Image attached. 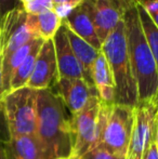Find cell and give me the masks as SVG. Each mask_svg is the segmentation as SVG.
<instances>
[{
  "instance_id": "obj_1",
  "label": "cell",
  "mask_w": 158,
  "mask_h": 159,
  "mask_svg": "<svg viewBox=\"0 0 158 159\" xmlns=\"http://www.w3.org/2000/svg\"><path fill=\"white\" fill-rule=\"evenodd\" d=\"M36 136L46 159L70 157L72 114L51 89L37 91Z\"/></svg>"
},
{
  "instance_id": "obj_2",
  "label": "cell",
  "mask_w": 158,
  "mask_h": 159,
  "mask_svg": "<svg viewBox=\"0 0 158 159\" xmlns=\"http://www.w3.org/2000/svg\"><path fill=\"white\" fill-rule=\"evenodd\" d=\"M124 23L129 57L137 81L139 103L153 102L158 90V68L142 30L137 2L126 12Z\"/></svg>"
},
{
  "instance_id": "obj_3",
  "label": "cell",
  "mask_w": 158,
  "mask_h": 159,
  "mask_svg": "<svg viewBox=\"0 0 158 159\" xmlns=\"http://www.w3.org/2000/svg\"><path fill=\"white\" fill-rule=\"evenodd\" d=\"M101 51L107 60L113 74L116 104L135 107L139 104V95L128 53L124 19L103 41Z\"/></svg>"
},
{
  "instance_id": "obj_4",
  "label": "cell",
  "mask_w": 158,
  "mask_h": 159,
  "mask_svg": "<svg viewBox=\"0 0 158 159\" xmlns=\"http://www.w3.org/2000/svg\"><path fill=\"white\" fill-rule=\"evenodd\" d=\"M134 124V107L101 103L99 145L126 159ZM97 145V146H99Z\"/></svg>"
},
{
  "instance_id": "obj_5",
  "label": "cell",
  "mask_w": 158,
  "mask_h": 159,
  "mask_svg": "<svg viewBox=\"0 0 158 159\" xmlns=\"http://www.w3.org/2000/svg\"><path fill=\"white\" fill-rule=\"evenodd\" d=\"M9 136L36 134L37 90L28 87L10 91L1 101Z\"/></svg>"
},
{
  "instance_id": "obj_6",
  "label": "cell",
  "mask_w": 158,
  "mask_h": 159,
  "mask_svg": "<svg viewBox=\"0 0 158 159\" xmlns=\"http://www.w3.org/2000/svg\"><path fill=\"white\" fill-rule=\"evenodd\" d=\"M101 101L94 96L77 114L72 115L73 148L70 159H80L90 149L99 145V116Z\"/></svg>"
},
{
  "instance_id": "obj_7",
  "label": "cell",
  "mask_w": 158,
  "mask_h": 159,
  "mask_svg": "<svg viewBox=\"0 0 158 159\" xmlns=\"http://www.w3.org/2000/svg\"><path fill=\"white\" fill-rule=\"evenodd\" d=\"M35 39L27 26V13L17 6L0 17V44L2 60Z\"/></svg>"
},
{
  "instance_id": "obj_8",
  "label": "cell",
  "mask_w": 158,
  "mask_h": 159,
  "mask_svg": "<svg viewBox=\"0 0 158 159\" xmlns=\"http://www.w3.org/2000/svg\"><path fill=\"white\" fill-rule=\"evenodd\" d=\"M158 108L154 102L139 103L134 107V124L126 159H143L155 131Z\"/></svg>"
},
{
  "instance_id": "obj_9",
  "label": "cell",
  "mask_w": 158,
  "mask_h": 159,
  "mask_svg": "<svg viewBox=\"0 0 158 159\" xmlns=\"http://www.w3.org/2000/svg\"><path fill=\"white\" fill-rule=\"evenodd\" d=\"M84 2L92 16L97 37L103 43L137 0H84Z\"/></svg>"
},
{
  "instance_id": "obj_10",
  "label": "cell",
  "mask_w": 158,
  "mask_h": 159,
  "mask_svg": "<svg viewBox=\"0 0 158 159\" xmlns=\"http://www.w3.org/2000/svg\"><path fill=\"white\" fill-rule=\"evenodd\" d=\"M59 79L53 39L46 40L39 50L34 70L26 87L37 91L52 89Z\"/></svg>"
},
{
  "instance_id": "obj_11",
  "label": "cell",
  "mask_w": 158,
  "mask_h": 159,
  "mask_svg": "<svg viewBox=\"0 0 158 159\" xmlns=\"http://www.w3.org/2000/svg\"><path fill=\"white\" fill-rule=\"evenodd\" d=\"M51 90L61 98L72 115L84 109L91 98L97 95V89L84 79L60 78Z\"/></svg>"
},
{
  "instance_id": "obj_12",
  "label": "cell",
  "mask_w": 158,
  "mask_h": 159,
  "mask_svg": "<svg viewBox=\"0 0 158 159\" xmlns=\"http://www.w3.org/2000/svg\"><path fill=\"white\" fill-rule=\"evenodd\" d=\"M53 43H54L59 77L84 79V70L73 52L63 24L53 37Z\"/></svg>"
},
{
  "instance_id": "obj_13",
  "label": "cell",
  "mask_w": 158,
  "mask_h": 159,
  "mask_svg": "<svg viewBox=\"0 0 158 159\" xmlns=\"http://www.w3.org/2000/svg\"><path fill=\"white\" fill-rule=\"evenodd\" d=\"M63 23L94 49L101 51L102 42L97 37L92 16L84 1L77 8H75L65 20H63Z\"/></svg>"
},
{
  "instance_id": "obj_14",
  "label": "cell",
  "mask_w": 158,
  "mask_h": 159,
  "mask_svg": "<svg viewBox=\"0 0 158 159\" xmlns=\"http://www.w3.org/2000/svg\"><path fill=\"white\" fill-rule=\"evenodd\" d=\"M92 80L102 104H116V89L108 62L100 51L92 68Z\"/></svg>"
},
{
  "instance_id": "obj_15",
  "label": "cell",
  "mask_w": 158,
  "mask_h": 159,
  "mask_svg": "<svg viewBox=\"0 0 158 159\" xmlns=\"http://www.w3.org/2000/svg\"><path fill=\"white\" fill-rule=\"evenodd\" d=\"M62 24L65 27L66 35H67L68 41H70V44L72 47L73 52H74L75 57L78 60L79 64L81 65L82 70H84V80L89 86L94 87L92 80V68L100 51L94 49L91 44L84 41L79 36H77L67 25H65L64 23Z\"/></svg>"
},
{
  "instance_id": "obj_16",
  "label": "cell",
  "mask_w": 158,
  "mask_h": 159,
  "mask_svg": "<svg viewBox=\"0 0 158 159\" xmlns=\"http://www.w3.org/2000/svg\"><path fill=\"white\" fill-rule=\"evenodd\" d=\"M62 19L55 13L54 9L42 12L38 15L27 14V26L35 38L43 41L53 39L62 26Z\"/></svg>"
},
{
  "instance_id": "obj_17",
  "label": "cell",
  "mask_w": 158,
  "mask_h": 159,
  "mask_svg": "<svg viewBox=\"0 0 158 159\" xmlns=\"http://www.w3.org/2000/svg\"><path fill=\"white\" fill-rule=\"evenodd\" d=\"M7 145L13 159H46L36 134L9 136Z\"/></svg>"
},
{
  "instance_id": "obj_18",
  "label": "cell",
  "mask_w": 158,
  "mask_h": 159,
  "mask_svg": "<svg viewBox=\"0 0 158 159\" xmlns=\"http://www.w3.org/2000/svg\"><path fill=\"white\" fill-rule=\"evenodd\" d=\"M42 43H43V40L40 39V38H37L29 54L26 57V59L22 62V64L17 67L16 70L13 74L10 84V91L21 89L23 87L27 86V82L29 80L30 76H32L33 70H34L35 62H36L37 55H38Z\"/></svg>"
},
{
  "instance_id": "obj_19",
  "label": "cell",
  "mask_w": 158,
  "mask_h": 159,
  "mask_svg": "<svg viewBox=\"0 0 158 159\" xmlns=\"http://www.w3.org/2000/svg\"><path fill=\"white\" fill-rule=\"evenodd\" d=\"M137 9L146 42H147L148 47H150L151 51H152L153 57H154L155 61H156L158 68V27L155 25V23L151 19L150 15L146 13V11L144 10V8L140 3L139 0L137 1Z\"/></svg>"
},
{
  "instance_id": "obj_20",
  "label": "cell",
  "mask_w": 158,
  "mask_h": 159,
  "mask_svg": "<svg viewBox=\"0 0 158 159\" xmlns=\"http://www.w3.org/2000/svg\"><path fill=\"white\" fill-rule=\"evenodd\" d=\"M23 9L27 14L38 15L42 12L54 9V3L52 0H33L26 4H23Z\"/></svg>"
},
{
  "instance_id": "obj_21",
  "label": "cell",
  "mask_w": 158,
  "mask_h": 159,
  "mask_svg": "<svg viewBox=\"0 0 158 159\" xmlns=\"http://www.w3.org/2000/svg\"><path fill=\"white\" fill-rule=\"evenodd\" d=\"M80 159H124V158L118 157L115 154H113L112 152L106 149L105 147L99 145V146L90 149L88 153L84 154Z\"/></svg>"
},
{
  "instance_id": "obj_22",
  "label": "cell",
  "mask_w": 158,
  "mask_h": 159,
  "mask_svg": "<svg viewBox=\"0 0 158 159\" xmlns=\"http://www.w3.org/2000/svg\"><path fill=\"white\" fill-rule=\"evenodd\" d=\"M155 25L158 27V0H139Z\"/></svg>"
},
{
  "instance_id": "obj_23",
  "label": "cell",
  "mask_w": 158,
  "mask_h": 159,
  "mask_svg": "<svg viewBox=\"0 0 158 159\" xmlns=\"http://www.w3.org/2000/svg\"><path fill=\"white\" fill-rule=\"evenodd\" d=\"M143 159H158V151H157L156 143H155L154 135H153L152 140H151L150 145H148L147 149H146L145 154H144Z\"/></svg>"
},
{
  "instance_id": "obj_24",
  "label": "cell",
  "mask_w": 158,
  "mask_h": 159,
  "mask_svg": "<svg viewBox=\"0 0 158 159\" xmlns=\"http://www.w3.org/2000/svg\"><path fill=\"white\" fill-rule=\"evenodd\" d=\"M16 1L17 0H0V17L17 7Z\"/></svg>"
},
{
  "instance_id": "obj_25",
  "label": "cell",
  "mask_w": 158,
  "mask_h": 159,
  "mask_svg": "<svg viewBox=\"0 0 158 159\" xmlns=\"http://www.w3.org/2000/svg\"><path fill=\"white\" fill-rule=\"evenodd\" d=\"M54 6H62V4H67V6L77 8L82 3L84 0H52Z\"/></svg>"
},
{
  "instance_id": "obj_26",
  "label": "cell",
  "mask_w": 158,
  "mask_h": 159,
  "mask_svg": "<svg viewBox=\"0 0 158 159\" xmlns=\"http://www.w3.org/2000/svg\"><path fill=\"white\" fill-rule=\"evenodd\" d=\"M0 159H10V153H9L7 142L0 139Z\"/></svg>"
},
{
  "instance_id": "obj_27",
  "label": "cell",
  "mask_w": 158,
  "mask_h": 159,
  "mask_svg": "<svg viewBox=\"0 0 158 159\" xmlns=\"http://www.w3.org/2000/svg\"><path fill=\"white\" fill-rule=\"evenodd\" d=\"M3 96H4V91H3V81H2V50H1V44H0V103H1Z\"/></svg>"
},
{
  "instance_id": "obj_28",
  "label": "cell",
  "mask_w": 158,
  "mask_h": 159,
  "mask_svg": "<svg viewBox=\"0 0 158 159\" xmlns=\"http://www.w3.org/2000/svg\"><path fill=\"white\" fill-rule=\"evenodd\" d=\"M154 138H155V143H156L157 151H158V114L156 116V120H155V132H154Z\"/></svg>"
},
{
  "instance_id": "obj_29",
  "label": "cell",
  "mask_w": 158,
  "mask_h": 159,
  "mask_svg": "<svg viewBox=\"0 0 158 159\" xmlns=\"http://www.w3.org/2000/svg\"><path fill=\"white\" fill-rule=\"evenodd\" d=\"M17 1H19V2H21V3H22V6H23V4L28 3V2L33 1V0H17Z\"/></svg>"
},
{
  "instance_id": "obj_30",
  "label": "cell",
  "mask_w": 158,
  "mask_h": 159,
  "mask_svg": "<svg viewBox=\"0 0 158 159\" xmlns=\"http://www.w3.org/2000/svg\"><path fill=\"white\" fill-rule=\"evenodd\" d=\"M153 102L156 104V106H157V108H158V90H157V94H156V96H155V98H154V101Z\"/></svg>"
},
{
  "instance_id": "obj_31",
  "label": "cell",
  "mask_w": 158,
  "mask_h": 159,
  "mask_svg": "<svg viewBox=\"0 0 158 159\" xmlns=\"http://www.w3.org/2000/svg\"><path fill=\"white\" fill-rule=\"evenodd\" d=\"M57 159H70V157H61V158H57Z\"/></svg>"
}]
</instances>
